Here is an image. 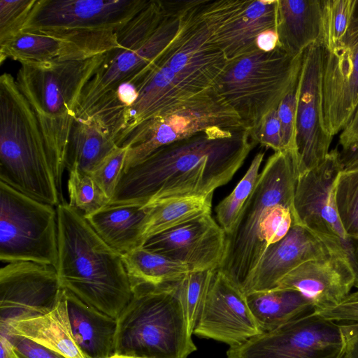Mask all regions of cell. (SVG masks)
I'll list each match as a JSON object with an SVG mask.
<instances>
[{
    "label": "cell",
    "mask_w": 358,
    "mask_h": 358,
    "mask_svg": "<svg viewBox=\"0 0 358 358\" xmlns=\"http://www.w3.org/2000/svg\"><path fill=\"white\" fill-rule=\"evenodd\" d=\"M357 0H322L321 45L326 51L338 45L348 31L356 10Z\"/></svg>",
    "instance_id": "cell-33"
},
{
    "label": "cell",
    "mask_w": 358,
    "mask_h": 358,
    "mask_svg": "<svg viewBox=\"0 0 358 358\" xmlns=\"http://www.w3.org/2000/svg\"><path fill=\"white\" fill-rule=\"evenodd\" d=\"M111 135L95 120L75 119L67 145L65 166L90 174L116 148Z\"/></svg>",
    "instance_id": "cell-28"
},
{
    "label": "cell",
    "mask_w": 358,
    "mask_h": 358,
    "mask_svg": "<svg viewBox=\"0 0 358 358\" xmlns=\"http://www.w3.org/2000/svg\"><path fill=\"white\" fill-rule=\"evenodd\" d=\"M339 324L348 358H358V322Z\"/></svg>",
    "instance_id": "cell-44"
},
{
    "label": "cell",
    "mask_w": 358,
    "mask_h": 358,
    "mask_svg": "<svg viewBox=\"0 0 358 358\" xmlns=\"http://www.w3.org/2000/svg\"><path fill=\"white\" fill-rule=\"evenodd\" d=\"M213 195L169 199L146 207L147 215L141 231L142 244L155 235L210 214Z\"/></svg>",
    "instance_id": "cell-31"
},
{
    "label": "cell",
    "mask_w": 358,
    "mask_h": 358,
    "mask_svg": "<svg viewBox=\"0 0 358 358\" xmlns=\"http://www.w3.org/2000/svg\"><path fill=\"white\" fill-rule=\"evenodd\" d=\"M64 291L71 330L83 352L90 358L113 355L117 320Z\"/></svg>",
    "instance_id": "cell-26"
},
{
    "label": "cell",
    "mask_w": 358,
    "mask_h": 358,
    "mask_svg": "<svg viewBox=\"0 0 358 358\" xmlns=\"http://www.w3.org/2000/svg\"><path fill=\"white\" fill-rule=\"evenodd\" d=\"M255 145L245 128L215 127L164 145L122 173L108 205L146 208L213 194L232 179Z\"/></svg>",
    "instance_id": "cell-1"
},
{
    "label": "cell",
    "mask_w": 358,
    "mask_h": 358,
    "mask_svg": "<svg viewBox=\"0 0 358 358\" xmlns=\"http://www.w3.org/2000/svg\"><path fill=\"white\" fill-rule=\"evenodd\" d=\"M61 286L82 301L116 319L132 296L122 255L94 230L77 208L57 206Z\"/></svg>",
    "instance_id": "cell-2"
},
{
    "label": "cell",
    "mask_w": 358,
    "mask_h": 358,
    "mask_svg": "<svg viewBox=\"0 0 358 358\" xmlns=\"http://www.w3.org/2000/svg\"><path fill=\"white\" fill-rule=\"evenodd\" d=\"M109 358H142V357H129V356L113 355L111 357H110Z\"/></svg>",
    "instance_id": "cell-50"
},
{
    "label": "cell",
    "mask_w": 358,
    "mask_h": 358,
    "mask_svg": "<svg viewBox=\"0 0 358 358\" xmlns=\"http://www.w3.org/2000/svg\"><path fill=\"white\" fill-rule=\"evenodd\" d=\"M0 181L43 203H61L35 113L8 73L0 76Z\"/></svg>",
    "instance_id": "cell-4"
},
{
    "label": "cell",
    "mask_w": 358,
    "mask_h": 358,
    "mask_svg": "<svg viewBox=\"0 0 358 358\" xmlns=\"http://www.w3.org/2000/svg\"><path fill=\"white\" fill-rule=\"evenodd\" d=\"M358 141V106L350 121L341 131L339 136V145L345 150Z\"/></svg>",
    "instance_id": "cell-45"
},
{
    "label": "cell",
    "mask_w": 358,
    "mask_h": 358,
    "mask_svg": "<svg viewBox=\"0 0 358 358\" xmlns=\"http://www.w3.org/2000/svg\"><path fill=\"white\" fill-rule=\"evenodd\" d=\"M314 313L334 322H358V290L350 293L336 305L315 310Z\"/></svg>",
    "instance_id": "cell-42"
},
{
    "label": "cell",
    "mask_w": 358,
    "mask_h": 358,
    "mask_svg": "<svg viewBox=\"0 0 358 358\" xmlns=\"http://www.w3.org/2000/svg\"><path fill=\"white\" fill-rule=\"evenodd\" d=\"M335 201L346 234L358 242V168L340 172L336 183Z\"/></svg>",
    "instance_id": "cell-34"
},
{
    "label": "cell",
    "mask_w": 358,
    "mask_h": 358,
    "mask_svg": "<svg viewBox=\"0 0 358 358\" xmlns=\"http://www.w3.org/2000/svg\"><path fill=\"white\" fill-rule=\"evenodd\" d=\"M249 308L262 332L272 331L315 308L301 292L286 289H273L246 294Z\"/></svg>",
    "instance_id": "cell-29"
},
{
    "label": "cell",
    "mask_w": 358,
    "mask_h": 358,
    "mask_svg": "<svg viewBox=\"0 0 358 358\" xmlns=\"http://www.w3.org/2000/svg\"><path fill=\"white\" fill-rule=\"evenodd\" d=\"M334 253L336 252L307 228L293 223L284 238L266 249L245 294L275 289L282 278L301 264Z\"/></svg>",
    "instance_id": "cell-22"
},
{
    "label": "cell",
    "mask_w": 358,
    "mask_h": 358,
    "mask_svg": "<svg viewBox=\"0 0 358 358\" xmlns=\"http://www.w3.org/2000/svg\"><path fill=\"white\" fill-rule=\"evenodd\" d=\"M264 157V152L257 153L245 174L234 189L215 207L217 222L226 234L233 231L246 201L255 187Z\"/></svg>",
    "instance_id": "cell-32"
},
{
    "label": "cell",
    "mask_w": 358,
    "mask_h": 358,
    "mask_svg": "<svg viewBox=\"0 0 358 358\" xmlns=\"http://www.w3.org/2000/svg\"><path fill=\"white\" fill-rule=\"evenodd\" d=\"M69 171L68 192L69 204L85 215L94 213L110 203L109 198L96 183L90 174L73 166Z\"/></svg>",
    "instance_id": "cell-36"
},
{
    "label": "cell",
    "mask_w": 358,
    "mask_h": 358,
    "mask_svg": "<svg viewBox=\"0 0 358 358\" xmlns=\"http://www.w3.org/2000/svg\"><path fill=\"white\" fill-rule=\"evenodd\" d=\"M176 283L131 289V299L117 318L114 355L187 358L196 350Z\"/></svg>",
    "instance_id": "cell-5"
},
{
    "label": "cell",
    "mask_w": 358,
    "mask_h": 358,
    "mask_svg": "<svg viewBox=\"0 0 358 358\" xmlns=\"http://www.w3.org/2000/svg\"><path fill=\"white\" fill-rule=\"evenodd\" d=\"M241 10L238 0L178 1L179 29L156 62L169 67L193 93L213 86L227 62L211 38Z\"/></svg>",
    "instance_id": "cell-7"
},
{
    "label": "cell",
    "mask_w": 358,
    "mask_h": 358,
    "mask_svg": "<svg viewBox=\"0 0 358 358\" xmlns=\"http://www.w3.org/2000/svg\"><path fill=\"white\" fill-rule=\"evenodd\" d=\"M0 358H10L14 352V347L11 341L5 335L0 334Z\"/></svg>",
    "instance_id": "cell-48"
},
{
    "label": "cell",
    "mask_w": 358,
    "mask_h": 358,
    "mask_svg": "<svg viewBox=\"0 0 358 358\" xmlns=\"http://www.w3.org/2000/svg\"><path fill=\"white\" fill-rule=\"evenodd\" d=\"M343 346L339 323L313 312L230 347L227 355V358H336Z\"/></svg>",
    "instance_id": "cell-13"
},
{
    "label": "cell",
    "mask_w": 358,
    "mask_h": 358,
    "mask_svg": "<svg viewBox=\"0 0 358 358\" xmlns=\"http://www.w3.org/2000/svg\"><path fill=\"white\" fill-rule=\"evenodd\" d=\"M355 284L356 274L348 257L334 253L301 264L275 288L298 291L310 301L315 310H320L341 301Z\"/></svg>",
    "instance_id": "cell-21"
},
{
    "label": "cell",
    "mask_w": 358,
    "mask_h": 358,
    "mask_svg": "<svg viewBox=\"0 0 358 358\" xmlns=\"http://www.w3.org/2000/svg\"><path fill=\"white\" fill-rule=\"evenodd\" d=\"M278 0L250 1L235 18L221 27L211 38L222 52L227 62L259 50L258 36L276 29Z\"/></svg>",
    "instance_id": "cell-24"
},
{
    "label": "cell",
    "mask_w": 358,
    "mask_h": 358,
    "mask_svg": "<svg viewBox=\"0 0 358 358\" xmlns=\"http://www.w3.org/2000/svg\"><path fill=\"white\" fill-rule=\"evenodd\" d=\"M293 222L292 211L285 206L276 204L264 210L258 224V236L264 252L287 235Z\"/></svg>",
    "instance_id": "cell-37"
},
{
    "label": "cell",
    "mask_w": 358,
    "mask_h": 358,
    "mask_svg": "<svg viewBox=\"0 0 358 358\" xmlns=\"http://www.w3.org/2000/svg\"><path fill=\"white\" fill-rule=\"evenodd\" d=\"M57 270L30 262L0 269V329L14 321L49 313L62 292Z\"/></svg>",
    "instance_id": "cell-17"
},
{
    "label": "cell",
    "mask_w": 358,
    "mask_h": 358,
    "mask_svg": "<svg viewBox=\"0 0 358 358\" xmlns=\"http://www.w3.org/2000/svg\"><path fill=\"white\" fill-rule=\"evenodd\" d=\"M37 1H0V43L22 31Z\"/></svg>",
    "instance_id": "cell-38"
},
{
    "label": "cell",
    "mask_w": 358,
    "mask_h": 358,
    "mask_svg": "<svg viewBox=\"0 0 358 358\" xmlns=\"http://www.w3.org/2000/svg\"><path fill=\"white\" fill-rule=\"evenodd\" d=\"M357 258H358V242H357Z\"/></svg>",
    "instance_id": "cell-52"
},
{
    "label": "cell",
    "mask_w": 358,
    "mask_h": 358,
    "mask_svg": "<svg viewBox=\"0 0 358 358\" xmlns=\"http://www.w3.org/2000/svg\"><path fill=\"white\" fill-rule=\"evenodd\" d=\"M147 208L134 204L107 205L85 218L97 234L120 255L142 246Z\"/></svg>",
    "instance_id": "cell-27"
},
{
    "label": "cell",
    "mask_w": 358,
    "mask_h": 358,
    "mask_svg": "<svg viewBox=\"0 0 358 358\" xmlns=\"http://www.w3.org/2000/svg\"><path fill=\"white\" fill-rule=\"evenodd\" d=\"M303 54L292 56L278 45L269 52L257 50L227 62L213 87L249 133L268 112L278 108L297 81Z\"/></svg>",
    "instance_id": "cell-8"
},
{
    "label": "cell",
    "mask_w": 358,
    "mask_h": 358,
    "mask_svg": "<svg viewBox=\"0 0 358 358\" xmlns=\"http://www.w3.org/2000/svg\"><path fill=\"white\" fill-rule=\"evenodd\" d=\"M0 334L25 337L64 358H90L73 336L64 289L49 313L10 322L6 328L0 329Z\"/></svg>",
    "instance_id": "cell-23"
},
{
    "label": "cell",
    "mask_w": 358,
    "mask_h": 358,
    "mask_svg": "<svg viewBox=\"0 0 358 358\" xmlns=\"http://www.w3.org/2000/svg\"><path fill=\"white\" fill-rule=\"evenodd\" d=\"M261 333L246 294L224 273L215 270L193 334L234 347Z\"/></svg>",
    "instance_id": "cell-19"
},
{
    "label": "cell",
    "mask_w": 358,
    "mask_h": 358,
    "mask_svg": "<svg viewBox=\"0 0 358 358\" xmlns=\"http://www.w3.org/2000/svg\"><path fill=\"white\" fill-rule=\"evenodd\" d=\"M10 358H20L18 355L15 352V350Z\"/></svg>",
    "instance_id": "cell-51"
},
{
    "label": "cell",
    "mask_w": 358,
    "mask_h": 358,
    "mask_svg": "<svg viewBox=\"0 0 358 358\" xmlns=\"http://www.w3.org/2000/svg\"><path fill=\"white\" fill-rule=\"evenodd\" d=\"M339 156L343 170L358 168V141L345 150H339Z\"/></svg>",
    "instance_id": "cell-47"
},
{
    "label": "cell",
    "mask_w": 358,
    "mask_h": 358,
    "mask_svg": "<svg viewBox=\"0 0 358 358\" xmlns=\"http://www.w3.org/2000/svg\"><path fill=\"white\" fill-rule=\"evenodd\" d=\"M278 45V37L276 29L266 30L257 38V46L259 50L269 52Z\"/></svg>",
    "instance_id": "cell-46"
},
{
    "label": "cell",
    "mask_w": 358,
    "mask_h": 358,
    "mask_svg": "<svg viewBox=\"0 0 358 358\" xmlns=\"http://www.w3.org/2000/svg\"><path fill=\"white\" fill-rule=\"evenodd\" d=\"M299 80V76L297 81L281 100L277 108L280 124L283 151L296 152V110Z\"/></svg>",
    "instance_id": "cell-40"
},
{
    "label": "cell",
    "mask_w": 358,
    "mask_h": 358,
    "mask_svg": "<svg viewBox=\"0 0 358 358\" xmlns=\"http://www.w3.org/2000/svg\"><path fill=\"white\" fill-rule=\"evenodd\" d=\"M336 358H348L344 346H343V349H342L341 352H340V354L338 355V357Z\"/></svg>",
    "instance_id": "cell-49"
},
{
    "label": "cell",
    "mask_w": 358,
    "mask_h": 358,
    "mask_svg": "<svg viewBox=\"0 0 358 358\" xmlns=\"http://www.w3.org/2000/svg\"><path fill=\"white\" fill-rule=\"evenodd\" d=\"M278 46L292 56L320 43L322 34V1L278 0Z\"/></svg>",
    "instance_id": "cell-25"
},
{
    "label": "cell",
    "mask_w": 358,
    "mask_h": 358,
    "mask_svg": "<svg viewBox=\"0 0 358 358\" xmlns=\"http://www.w3.org/2000/svg\"><path fill=\"white\" fill-rule=\"evenodd\" d=\"M105 54L82 60L20 64L17 73V85L35 113L62 196L67 145L78 102Z\"/></svg>",
    "instance_id": "cell-3"
},
{
    "label": "cell",
    "mask_w": 358,
    "mask_h": 358,
    "mask_svg": "<svg viewBox=\"0 0 358 358\" xmlns=\"http://www.w3.org/2000/svg\"><path fill=\"white\" fill-rule=\"evenodd\" d=\"M214 271H189L176 283L178 295L192 334L199 317Z\"/></svg>",
    "instance_id": "cell-35"
},
{
    "label": "cell",
    "mask_w": 358,
    "mask_h": 358,
    "mask_svg": "<svg viewBox=\"0 0 358 358\" xmlns=\"http://www.w3.org/2000/svg\"><path fill=\"white\" fill-rule=\"evenodd\" d=\"M180 26L177 1L150 0L148 5L116 32L119 47L105 54L85 86L76 119L121 83L148 70L171 44Z\"/></svg>",
    "instance_id": "cell-6"
},
{
    "label": "cell",
    "mask_w": 358,
    "mask_h": 358,
    "mask_svg": "<svg viewBox=\"0 0 358 358\" xmlns=\"http://www.w3.org/2000/svg\"><path fill=\"white\" fill-rule=\"evenodd\" d=\"M121 255L131 289L141 285L175 283L189 272L185 264L143 246Z\"/></svg>",
    "instance_id": "cell-30"
},
{
    "label": "cell",
    "mask_w": 358,
    "mask_h": 358,
    "mask_svg": "<svg viewBox=\"0 0 358 358\" xmlns=\"http://www.w3.org/2000/svg\"><path fill=\"white\" fill-rule=\"evenodd\" d=\"M0 260L30 262L55 268L57 211L0 181Z\"/></svg>",
    "instance_id": "cell-11"
},
{
    "label": "cell",
    "mask_w": 358,
    "mask_h": 358,
    "mask_svg": "<svg viewBox=\"0 0 358 358\" xmlns=\"http://www.w3.org/2000/svg\"><path fill=\"white\" fill-rule=\"evenodd\" d=\"M357 6H358V0H357Z\"/></svg>",
    "instance_id": "cell-53"
},
{
    "label": "cell",
    "mask_w": 358,
    "mask_h": 358,
    "mask_svg": "<svg viewBox=\"0 0 358 358\" xmlns=\"http://www.w3.org/2000/svg\"><path fill=\"white\" fill-rule=\"evenodd\" d=\"M343 170L339 150L335 148L320 165L298 178L293 223L303 225L335 252L348 257L355 272L358 289L357 242L346 234L335 201L336 183Z\"/></svg>",
    "instance_id": "cell-12"
},
{
    "label": "cell",
    "mask_w": 358,
    "mask_h": 358,
    "mask_svg": "<svg viewBox=\"0 0 358 358\" xmlns=\"http://www.w3.org/2000/svg\"><path fill=\"white\" fill-rule=\"evenodd\" d=\"M322 94L324 122L333 136L345 129L358 106L357 5L341 43L329 51L322 48Z\"/></svg>",
    "instance_id": "cell-18"
},
{
    "label": "cell",
    "mask_w": 358,
    "mask_h": 358,
    "mask_svg": "<svg viewBox=\"0 0 358 358\" xmlns=\"http://www.w3.org/2000/svg\"><path fill=\"white\" fill-rule=\"evenodd\" d=\"M215 127L245 129L212 86L175 102L134 128L118 145L127 148L122 173L164 145Z\"/></svg>",
    "instance_id": "cell-10"
},
{
    "label": "cell",
    "mask_w": 358,
    "mask_h": 358,
    "mask_svg": "<svg viewBox=\"0 0 358 358\" xmlns=\"http://www.w3.org/2000/svg\"><path fill=\"white\" fill-rule=\"evenodd\" d=\"M150 0H38L21 31L71 29L117 32Z\"/></svg>",
    "instance_id": "cell-15"
},
{
    "label": "cell",
    "mask_w": 358,
    "mask_h": 358,
    "mask_svg": "<svg viewBox=\"0 0 358 358\" xmlns=\"http://www.w3.org/2000/svg\"><path fill=\"white\" fill-rule=\"evenodd\" d=\"M6 336L11 341L15 352L20 358H64L52 350L25 337L17 335Z\"/></svg>",
    "instance_id": "cell-43"
},
{
    "label": "cell",
    "mask_w": 358,
    "mask_h": 358,
    "mask_svg": "<svg viewBox=\"0 0 358 358\" xmlns=\"http://www.w3.org/2000/svg\"><path fill=\"white\" fill-rule=\"evenodd\" d=\"M297 166L296 152H275L271 155L233 231L226 234L224 257L218 270L244 293L264 255L255 221V214L262 207L280 204L291 210L294 219Z\"/></svg>",
    "instance_id": "cell-9"
},
{
    "label": "cell",
    "mask_w": 358,
    "mask_h": 358,
    "mask_svg": "<svg viewBox=\"0 0 358 358\" xmlns=\"http://www.w3.org/2000/svg\"><path fill=\"white\" fill-rule=\"evenodd\" d=\"M127 148L117 146L91 173L96 183L109 198L113 199L122 173Z\"/></svg>",
    "instance_id": "cell-39"
},
{
    "label": "cell",
    "mask_w": 358,
    "mask_h": 358,
    "mask_svg": "<svg viewBox=\"0 0 358 358\" xmlns=\"http://www.w3.org/2000/svg\"><path fill=\"white\" fill-rule=\"evenodd\" d=\"M226 238L210 213L155 235L142 246L185 264L189 271H215L224 257Z\"/></svg>",
    "instance_id": "cell-20"
},
{
    "label": "cell",
    "mask_w": 358,
    "mask_h": 358,
    "mask_svg": "<svg viewBox=\"0 0 358 358\" xmlns=\"http://www.w3.org/2000/svg\"><path fill=\"white\" fill-rule=\"evenodd\" d=\"M116 32L42 29L20 31L0 43V62L11 59L20 64L82 60L118 48Z\"/></svg>",
    "instance_id": "cell-14"
},
{
    "label": "cell",
    "mask_w": 358,
    "mask_h": 358,
    "mask_svg": "<svg viewBox=\"0 0 358 358\" xmlns=\"http://www.w3.org/2000/svg\"><path fill=\"white\" fill-rule=\"evenodd\" d=\"M322 47L315 43L303 54L296 110L297 179L320 165L329 154L333 136L323 117Z\"/></svg>",
    "instance_id": "cell-16"
},
{
    "label": "cell",
    "mask_w": 358,
    "mask_h": 358,
    "mask_svg": "<svg viewBox=\"0 0 358 358\" xmlns=\"http://www.w3.org/2000/svg\"><path fill=\"white\" fill-rule=\"evenodd\" d=\"M251 140L256 144L271 148L275 152L283 151L280 124L277 108L268 112L256 128L250 132Z\"/></svg>",
    "instance_id": "cell-41"
}]
</instances>
